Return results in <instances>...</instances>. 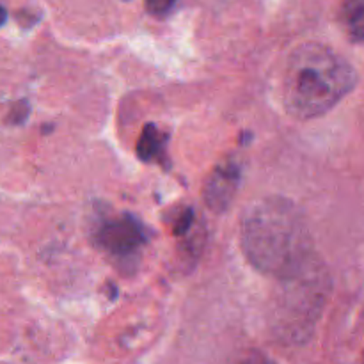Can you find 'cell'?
Masks as SVG:
<instances>
[{
  "mask_svg": "<svg viewBox=\"0 0 364 364\" xmlns=\"http://www.w3.org/2000/svg\"><path fill=\"white\" fill-rule=\"evenodd\" d=\"M341 23L352 41L364 43V0H345Z\"/></svg>",
  "mask_w": 364,
  "mask_h": 364,
  "instance_id": "cell-7",
  "label": "cell"
},
{
  "mask_svg": "<svg viewBox=\"0 0 364 364\" xmlns=\"http://www.w3.org/2000/svg\"><path fill=\"white\" fill-rule=\"evenodd\" d=\"M167 135L156 124L148 123L141 132L137 141V156L142 162H153L166 151Z\"/></svg>",
  "mask_w": 364,
  "mask_h": 364,
  "instance_id": "cell-6",
  "label": "cell"
},
{
  "mask_svg": "<svg viewBox=\"0 0 364 364\" xmlns=\"http://www.w3.org/2000/svg\"><path fill=\"white\" fill-rule=\"evenodd\" d=\"M174 4H176V0H144L146 9L153 16H164V14L173 9Z\"/></svg>",
  "mask_w": 364,
  "mask_h": 364,
  "instance_id": "cell-8",
  "label": "cell"
},
{
  "mask_svg": "<svg viewBox=\"0 0 364 364\" xmlns=\"http://www.w3.org/2000/svg\"><path fill=\"white\" fill-rule=\"evenodd\" d=\"M6 20H7V11L4 9L2 6H0V27H2V25L6 23Z\"/></svg>",
  "mask_w": 364,
  "mask_h": 364,
  "instance_id": "cell-10",
  "label": "cell"
},
{
  "mask_svg": "<svg viewBox=\"0 0 364 364\" xmlns=\"http://www.w3.org/2000/svg\"><path fill=\"white\" fill-rule=\"evenodd\" d=\"M283 291L277 302V322L281 329L299 333L308 329L322 311L329 295V276L315 259L302 267L294 276L281 279Z\"/></svg>",
  "mask_w": 364,
  "mask_h": 364,
  "instance_id": "cell-3",
  "label": "cell"
},
{
  "mask_svg": "<svg viewBox=\"0 0 364 364\" xmlns=\"http://www.w3.org/2000/svg\"><path fill=\"white\" fill-rule=\"evenodd\" d=\"M358 84L347 59L320 43H304L288 59L283 75V103L297 119L323 116Z\"/></svg>",
  "mask_w": 364,
  "mask_h": 364,
  "instance_id": "cell-2",
  "label": "cell"
},
{
  "mask_svg": "<svg viewBox=\"0 0 364 364\" xmlns=\"http://www.w3.org/2000/svg\"><path fill=\"white\" fill-rule=\"evenodd\" d=\"M144 242V228L132 215H123L109 220L98 231V244L107 252L116 256L132 255V252L139 251Z\"/></svg>",
  "mask_w": 364,
  "mask_h": 364,
  "instance_id": "cell-4",
  "label": "cell"
},
{
  "mask_svg": "<svg viewBox=\"0 0 364 364\" xmlns=\"http://www.w3.org/2000/svg\"><path fill=\"white\" fill-rule=\"evenodd\" d=\"M240 185V169L233 162H223L210 173L203 187V198L212 212L220 213L231 205Z\"/></svg>",
  "mask_w": 364,
  "mask_h": 364,
  "instance_id": "cell-5",
  "label": "cell"
},
{
  "mask_svg": "<svg viewBox=\"0 0 364 364\" xmlns=\"http://www.w3.org/2000/svg\"><path fill=\"white\" fill-rule=\"evenodd\" d=\"M240 364H276V363L262 354H252V355H249V358H245Z\"/></svg>",
  "mask_w": 364,
  "mask_h": 364,
  "instance_id": "cell-9",
  "label": "cell"
},
{
  "mask_svg": "<svg viewBox=\"0 0 364 364\" xmlns=\"http://www.w3.org/2000/svg\"><path fill=\"white\" fill-rule=\"evenodd\" d=\"M242 249L256 270L284 279L308 265L311 237L294 203L269 198L256 203L242 223Z\"/></svg>",
  "mask_w": 364,
  "mask_h": 364,
  "instance_id": "cell-1",
  "label": "cell"
}]
</instances>
